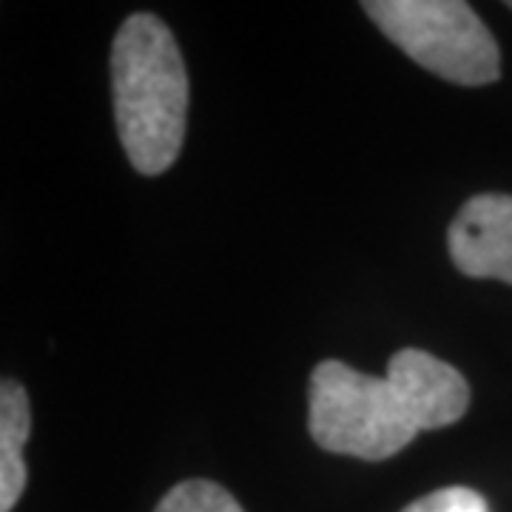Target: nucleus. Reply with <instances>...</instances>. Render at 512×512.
<instances>
[{
  "mask_svg": "<svg viewBox=\"0 0 512 512\" xmlns=\"http://www.w3.org/2000/svg\"><path fill=\"white\" fill-rule=\"evenodd\" d=\"M450 259L473 279L512 285V197L476 194L461 205L447 231Z\"/></svg>",
  "mask_w": 512,
  "mask_h": 512,
  "instance_id": "nucleus-4",
  "label": "nucleus"
},
{
  "mask_svg": "<svg viewBox=\"0 0 512 512\" xmlns=\"http://www.w3.org/2000/svg\"><path fill=\"white\" fill-rule=\"evenodd\" d=\"M117 134L131 165L157 177L177 163L188 126V72L171 29L151 12L126 18L111 43Z\"/></svg>",
  "mask_w": 512,
  "mask_h": 512,
  "instance_id": "nucleus-1",
  "label": "nucleus"
},
{
  "mask_svg": "<svg viewBox=\"0 0 512 512\" xmlns=\"http://www.w3.org/2000/svg\"><path fill=\"white\" fill-rule=\"evenodd\" d=\"M507 6H510V9H512V3H507Z\"/></svg>",
  "mask_w": 512,
  "mask_h": 512,
  "instance_id": "nucleus-9",
  "label": "nucleus"
},
{
  "mask_svg": "<svg viewBox=\"0 0 512 512\" xmlns=\"http://www.w3.org/2000/svg\"><path fill=\"white\" fill-rule=\"evenodd\" d=\"M32 430V407L23 384L3 379L0 384V512H12L26 490L23 444Z\"/></svg>",
  "mask_w": 512,
  "mask_h": 512,
  "instance_id": "nucleus-6",
  "label": "nucleus"
},
{
  "mask_svg": "<svg viewBox=\"0 0 512 512\" xmlns=\"http://www.w3.org/2000/svg\"><path fill=\"white\" fill-rule=\"evenodd\" d=\"M154 512H245L222 484L191 478L163 495Z\"/></svg>",
  "mask_w": 512,
  "mask_h": 512,
  "instance_id": "nucleus-7",
  "label": "nucleus"
},
{
  "mask_svg": "<svg viewBox=\"0 0 512 512\" xmlns=\"http://www.w3.org/2000/svg\"><path fill=\"white\" fill-rule=\"evenodd\" d=\"M308 427L322 450L362 461L396 456L421 433L396 384L339 359L313 367Z\"/></svg>",
  "mask_w": 512,
  "mask_h": 512,
  "instance_id": "nucleus-2",
  "label": "nucleus"
},
{
  "mask_svg": "<svg viewBox=\"0 0 512 512\" xmlns=\"http://www.w3.org/2000/svg\"><path fill=\"white\" fill-rule=\"evenodd\" d=\"M373 20L404 55L456 86H487L501 77V52L470 3L461 0H367Z\"/></svg>",
  "mask_w": 512,
  "mask_h": 512,
  "instance_id": "nucleus-3",
  "label": "nucleus"
},
{
  "mask_svg": "<svg viewBox=\"0 0 512 512\" xmlns=\"http://www.w3.org/2000/svg\"><path fill=\"white\" fill-rule=\"evenodd\" d=\"M387 379L402 393L421 433L441 430L467 416L470 384L456 367L419 348H404L387 362Z\"/></svg>",
  "mask_w": 512,
  "mask_h": 512,
  "instance_id": "nucleus-5",
  "label": "nucleus"
},
{
  "mask_svg": "<svg viewBox=\"0 0 512 512\" xmlns=\"http://www.w3.org/2000/svg\"><path fill=\"white\" fill-rule=\"evenodd\" d=\"M402 512H490V504L470 487H444L413 501Z\"/></svg>",
  "mask_w": 512,
  "mask_h": 512,
  "instance_id": "nucleus-8",
  "label": "nucleus"
}]
</instances>
